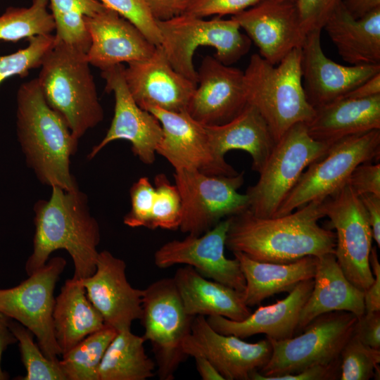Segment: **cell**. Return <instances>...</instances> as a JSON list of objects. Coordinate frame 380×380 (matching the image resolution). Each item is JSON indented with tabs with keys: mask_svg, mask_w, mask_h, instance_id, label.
Wrapping results in <instances>:
<instances>
[{
	"mask_svg": "<svg viewBox=\"0 0 380 380\" xmlns=\"http://www.w3.org/2000/svg\"><path fill=\"white\" fill-rule=\"evenodd\" d=\"M131 208L124 216L128 227L149 228L155 196V187L147 177H140L129 189Z\"/></svg>",
	"mask_w": 380,
	"mask_h": 380,
	"instance_id": "41",
	"label": "cell"
},
{
	"mask_svg": "<svg viewBox=\"0 0 380 380\" xmlns=\"http://www.w3.org/2000/svg\"><path fill=\"white\" fill-rule=\"evenodd\" d=\"M10 318L0 312V380L8 379V374L1 368V357L7 347L17 343V339L9 327Z\"/></svg>",
	"mask_w": 380,
	"mask_h": 380,
	"instance_id": "51",
	"label": "cell"
},
{
	"mask_svg": "<svg viewBox=\"0 0 380 380\" xmlns=\"http://www.w3.org/2000/svg\"><path fill=\"white\" fill-rule=\"evenodd\" d=\"M372 162L358 165L348 178L347 182L357 196L364 194L380 196V164Z\"/></svg>",
	"mask_w": 380,
	"mask_h": 380,
	"instance_id": "44",
	"label": "cell"
},
{
	"mask_svg": "<svg viewBox=\"0 0 380 380\" xmlns=\"http://www.w3.org/2000/svg\"><path fill=\"white\" fill-rule=\"evenodd\" d=\"M215 153L224 158L234 149L244 151L252 159V170L260 173L276 142L266 122L257 109L247 103L230 121L220 125L205 126Z\"/></svg>",
	"mask_w": 380,
	"mask_h": 380,
	"instance_id": "30",
	"label": "cell"
},
{
	"mask_svg": "<svg viewBox=\"0 0 380 380\" xmlns=\"http://www.w3.org/2000/svg\"><path fill=\"white\" fill-rule=\"evenodd\" d=\"M89 65L86 53L56 40L37 77L46 103L78 139L104 117Z\"/></svg>",
	"mask_w": 380,
	"mask_h": 380,
	"instance_id": "5",
	"label": "cell"
},
{
	"mask_svg": "<svg viewBox=\"0 0 380 380\" xmlns=\"http://www.w3.org/2000/svg\"><path fill=\"white\" fill-rule=\"evenodd\" d=\"M279 1H290V2H296V0H277Z\"/></svg>",
	"mask_w": 380,
	"mask_h": 380,
	"instance_id": "54",
	"label": "cell"
},
{
	"mask_svg": "<svg viewBox=\"0 0 380 380\" xmlns=\"http://www.w3.org/2000/svg\"><path fill=\"white\" fill-rule=\"evenodd\" d=\"M126 264L108 251L99 253L96 269L80 279L86 294L105 324L117 331L130 329L140 319L143 290L134 288L126 277Z\"/></svg>",
	"mask_w": 380,
	"mask_h": 380,
	"instance_id": "19",
	"label": "cell"
},
{
	"mask_svg": "<svg viewBox=\"0 0 380 380\" xmlns=\"http://www.w3.org/2000/svg\"><path fill=\"white\" fill-rule=\"evenodd\" d=\"M301 56V48H296L272 65L254 53L243 72L247 103L260 113L276 143L292 126L307 124L315 115L303 85Z\"/></svg>",
	"mask_w": 380,
	"mask_h": 380,
	"instance_id": "4",
	"label": "cell"
},
{
	"mask_svg": "<svg viewBox=\"0 0 380 380\" xmlns=\"http://www.w3.org/2000/svg\"><path fill=\"white\" fill-rule=\"evenodd\" d=\"M125 68L121 63L101 70L106 91L114 95V115L106 136L91 148L87 158L93 159L109 143L121 139L131 143L132 151L143 163L151 165L155 161L163 129L158 120L133 99L125 82Z\"/></svg>",
	"mask_w": 380,
	"mask_h": 380,
	"instance_id": "15",
	"label": "cell"
},
{
	"mask_svg": "<svg viewBox=\"0 0 380 380\" xmlns=\"http://www.w3.org/2000/svg\"><path fill=\"white\" fill-rule=\"evenodd\" d=\"M312 291L303 305L296 332L318 316L335 311H346L358 317L365 314L364 291L345 276L334 253L317 257Z\"/></svg>",
	"mask_w": 380,
	"mask_h": 380,
	"instance_id": "25",
	"label": "cell"
},
{
	"mask_svg": "<svg viewBox=\"0 0 380 380\" xmlns=\"http://www.w3.org/2000/svg\"><path fill=\"white\" fill-rule=\"evenodd\" d=\"M306 125L315 140L331 144L343 138L380 129V94L366 99L341 98L315 108Z\"/></svg>",
	"mask_w": 380,
	"mask_h": 380,
	"instance_id": "27",
	"label": "cell"
},
{
	"mask_svg": "<svg viewBox=\"0 0 380 380\" xmlns=\"http://www.w3.org/2000/svg\"><path fill=\"white\" fill-rule=\"evenodd\" d=\"M175 185L182 203L179 230L198 236L223 218L248 209V197L238 192L244 182V172L233 176L210 175L197 170H175Z\"/></svg>",
	"mask_w": 380,
	"mask_h": 380,
	"instance_id": "11",
	"label": "cell"
},
{
	"mask_svg": "<svg viewBox=\"0 0 380 380\" xmlns=\"http://www.w3.org/2000/svg\"><path fill=\"white\" fill-rule=\"evenodd\" d=\"M124 77L133 99L146 110L186 111L196 87L173 68L160 46L148 58L128 63Z\"/></svg>",
	"mask_w": 380,
	"mask_h": 380,
	"instance_id": "22",
	"label": "cell"
},
{
	"mask_svg": "<svg viewBox=\"0 0 380 380\" xmlns=\"http://www.w3.org/2000/svg\"><path fill=\"white\" fill-rule=\"evenodd\" d=\"M335 230L334 255L347 279L365 291L374 281L369 265L373 235L363 205L347 182L324 201Z\"/></svg>",
	"mask_w": 380,
	"mask_h": 380,
	"instance_id": "13",
	"label": "cell"
},
{
	"mask_svg": "<svg viewBox=\"0 0 380 380\" xmlns=\"http://www.w3.org/2000/svg\"><path fill=\"white\" fill-rule=\"evenodd\" d=\"M262 0H190L184 14L198 18L236 15ZM182 13V14H183Z\"/></svg>",
	"mask_w": 380,
	"mask_h": 380,
	"instance_id": "43",
	"label": "cell"
},
{
	"mask_svg": "<svg viewBox=\"0 0 380 380\" xmlns=\"http://www.w3.org/2000/svg\"><path fill=\"white\" fill-rule=\"evenodd\" d=\"M146 110L158 120L163 129L156 152L175 170H197L210 175L233 176L239 173L224 158L215 153L205 126L186 111L170 112L156 107Z\"/></svg>",
	"mask_w": 380,
	"mask_h": 380,
	"instance_id": "16",
	"label": "cell"
},
{
	"mask_svg": "<svg viewBox=\"0 0 380 380\" xmlns=\"http://www.w3.org/2000/svg\"><path fill=\"white\" fill-rule=\"evenodd\" d=\"M325 199L281 216L260 217L247 209L229 217L226 247L257 261L278 263L334 253L335 232L318 223L325 217Z\"/></svg>",
	"mask_w": 380,
	"mask_h": 380,
	"instance_id": "1",
	"label": "cell"
},
{
	"mask_svg": "<svg viewBox=\"0 0 380 380\" xmlns=\"http://www.w3.org/2000/svg\"><path fill=\"white\" fill-rule=\"evenodd\" d=\"M28 41L25 48L0 56V84L15 75L25 77L30 70L41 67L45 56L56 43L55 36L52 34L32 36Z\"/></svg>",
	"mask_w": 380,
	"mask_h": 380,
	"instance_id": "39",
	"label": "cell"
},
{
	"mask_svg": "<svg viewBox=\"0 0 380 380\" xmlns=\"http://www.w3.org/2000/svg\"><path fill=\"white\" fill-rule=\"evenodd\" d=\"M9 327L17 339L21 360L26 369L23 380H66L58 363L48 359L38 344L34 334L18 322L10 318Z\"/></svg>",
	"mask_w": 380,
	"mask_h": 380,
	"instance_id": "36",
	"label": "cell"
},
{
	"mask_svg": "<svg viewBox=\"0 0 380 380\" xmlns=\"http://www.w3.org/2000/svg\"><path fill=\"white\" fill-rule=\"evenodd\" d=\"M65 266L63 258H52L18 286L0 289V312L28 329L44 355L57 363L61 353L53 327V292Z\"/></svg>",
	"mask_w": 380,
	"mask_h": 380,
	"instance_id": "12",
	"label": "cell"
},
{
	"mask_svg": "<svg viewBox=\"0 0 380 380\" xmlns=\"http://www.w3.org/2000/svg\"><path fill=\"white\" fill-rule=\"evenodd\" d=\"M84 23L91 38L87 61L101 70L144 61L156 50V46L134 24L110 8L84 17Z\"/></svg>",
	"mask_w": 380,
	"mask_h": 380,
	"instance_id": "23",
	"label": "cell"
},
{
	"mask_svg": "<svg viewBox=\"0 0 380 380\" xmlns=\"http://www.w3.org/2000/svg\"><path fill=\"white\" fill-rule=\"evenodd\" d=\"M156 20L182 14L190 0H144Z\"/></svg>",
	"mask_w": 380,
	"mask_h": 380,
	"instance_id": "48",
	"label": "cell"
},
{
	"mask_svg": "<svg viewBox=\"0 0 380 380\" xmlns=\"http://www.w3.org/2000/svg\"><path fill=\"white\" fill-rule=\"evenodd\" d=\"M322 29L346 63L351 65H380V8L355 18L342 2Z\"/></svg>",
	"mask_w": 380,
	"mask_h": 380,
	"instance_id": "28",
	"label": "cell"
},
{
	"mask_svg": "<svg viewBox=\"0 0 380 380\" xmlns=\"http://www.w3.org/2000/svg\"><path fill=\"white\" fill-rule=\"evenodd\" d=\"M17 134L26 163L42 184L66 191L78 189L70 170L78 139L47 105L37 78L18 88Z\"/></svg>",
	"mask_w": 380,
	"mask_h": 380,
	"instance_id": "3",
	"label": "cell"
},
{
	"mask_svg": "<svg viewBox=\"0 0 380 380\" xmlns=\"http://www.w3.org/2000/svg\"><path fill=\"white\" fill-rule=\"evenodd\" d=\"M343 4L355 18H360L380 8V0H343Z\"/></svg>",
	"mask_w": 380,
	"mask_h": 380,
	"instance_id": "52",
	"label": "cell"
},
{
	"mask_svg": "<svg viewBox=\"0 0 380 380\" xmlns=\"http://www.w3.org/2000/svg\"><path fill=\"white\" fill-rule=\"evenodd\" d=\"M314 285L313 279L300 282L289 295L274 304L260 306L241 321L214 315L206 317L216 331L245 338L256 334L283 340L291 338L296 331L300 310Z\"/></svg>",
	"mask_w": 380,
	"mask_h": 380,
	"instance_id": "24",
	"label": "cell"
},
{
	"mask_svg": "<svg viewBox=\"0 0 380 380\" xmlns=\"http://www.w3.org/2000/svg\"><path fill=\"white\" fill-rule=\"evenodd\" d=\"M341 357L328 364H320L307 367L290 374L264 378L263 380H334L339 379Z\"/></svg>",
	"mask_w": 380,
	"mask_h": 380,
	"instance_id": "45",
	"label": "cell"
},
{
	"mask_svg": "<svg viewBox=\"0 0 380 380\" xmlns=\"http://www.w3.org/2000/svg\"><path fill=\"white\" fill-rule=\"evenodd\" d=\"M354 334L364 344L380 349V311L365 312L358 317Z\"/></svg>",
	"mask_w": 380,
	"mask_h": 380,
	"instance_id": "46",
	"label": "cell"
},
{
	"mask_svg": "<svg viewBox=\"0 0 380 380\" xmlns=\"http://www.w3.org/2000/svg\"><path fill=\"white\" fill-rule=\"evenodd\" d=\"M141 305L143 337L151 345L156 373L161 380H172L187 357L182 346L194 317L186 312L172 278L158 279L143 289Z\"/></svg>",
	"mask_w": 380,
	"mask_h": 380,
	"instance_id": "10",
	"label": "cell"
},
{
	"mask_svg": "<svg viewBox=\"0 0 380 380\" xmlns=\"http://www.w3.org/2000/svg\"><path fill=\"white\" fill-rule=\"evenodd\" d=\"M195 360L196 369L203 380H224L213 365L205 357L196 355Z\"/></svg>",
	"mask_w": 380,
	"mask_h": 380,
	"instance_id": "53",
	"label": "cell"
},
{
	"mask_svg": "<svg viewBox=\"0 0 380 380\" xmlns=\"http://www.w3.org/2000/svg\"><path fill=\"white\" fill-rule=\"evenodd\" d=\"M182 348L187 357L207 358L224 380H250L253 372L267 363L272 352L268 338L248 343L234 335L220 334L201 315L194 317Z\"/></svg>",
	"mask_w": 380,
	"mask_h": 380,
	"instance_id": "17",
	"label": "cell"
},
{
	"mask_svg": "<svg viewBox=\"0 0 380 380\" xmlns=\"http://www.w3.org/2000/svg\"><path fill=\"white\" fill-rule=\"evenodd\" d=\"M145 341L130 329L118 331L101 362L99 380H146L154 376L156 362L146 353Z\"/></svg>",
	"mask_w": 380,
	"mask_h": 380,
	"instance_id": "32",
	"label": "cell"
},
{
	"mask_svg": "<svg viewBox=\"0 0 380 380\" xmlns=\"http://www.w3.org/2000/svg\"><path fill=\"white\" fill-rule=\"evenodd\" d=\"M49 4V0H32L29 7L7 8L0 15V40L17 42L35 35L51 34L55 23L47 9Z\"/></svg>",
	"mask_w": 380,
	"mask_h": 380,
	"instance_id": "35",
	"label": "cell"
},
{
	"mask_svg": "<svg viewBox=\"0 0 380 380\" xmlns=\"http://www.w3.org/2000/svg\"><path fill=\"white\" fill-rule=\"evenodd\" d=\"M357 321V317L351 312H331L316 317L297 336L283 340L268 338L272 347L271 357L260 371L251 374L250 379L295 374L339 359Z\"/></svg>",
	"mask_w": 380,
	"mask_h": 380,
	"instance_id": "7",
	"label": "cell"
},
{
	"mask_svg": "<svg viewBox=\"0 0 380 380\" xmlns=\"http://www.w3.org/2000/svg\"><path fill=\"white\" fill-rule=\"evenodd\" d=\"M343 0H296L295 4L303 31L322 30L331 13Z\"/></svg>",
	"mask_w": 380,
	"mask_h": 380,
	"instance_id": "42",
	"label": "cell"
},
{
	"mask_svg": "<svg viewBox=\"0 0 380 380\" xmlns=\"http://www.w3.org/2000/svg\"><path fill=\"white\" fill-rule=\"evenodd\" d=\"M55 23L56 41L87 53L91 38L84 17L93 16L107 8L99 0H49Z\"/></svg>",
	"mask_w": 380,
	"mask_h": 380,
	"instance_id": "33",
	"label": "cell"
},
{
	"mask_svg": "<svg viewBox=\"0 0 380 380\" xmlns=\"http://www.w3.org/2000/svg\"><path fill=\"white\" fill-rule=\"evenodd\" d=\"M155 196L149 228L175 231L182 220V203L179 192L164 173L154 178Z\"/></svg>",
	"mask_w": 380,
	"mask_h": 380,
	"instance_id": "38",
	"label": "cell"
},
{
	"mask_svg": "<svg viewBox=\"0 0 380 380\" xmlns=\"http://www.w3.org/2000/svg\"><path fill=\"white\" fill-rule=\"evenodd\" d=\"M321 31L306 34L301 47V72L308 102L317 108L341 99L375 75L380 65H343L331 60L321 45Z\"/></svg>",
	"mask_w": 380,
	"mask_h": 380,
	"instance_id": "21",
	"label": "cell"
},
{
	"mask_svg": "<svg viewBox=\"0 0 380 380\" xmlns=\"http://www.w3.org/2000/svg\"><path fill=\"white\" fill-rule=\"evenodd\" d=\"M330 145L312 139L305 123L292 126L276 143L258 182L247 189L248 210L258 217H273L304 170Z\"/></svg>",
	"mask_w": 380,
	"mask_h": 380,
	"instance_id": "8",
	"label": "cell"
},
{
	"mask_svg": "<svg viewBox=\"0 0 380 380\" xmlns=\"http://www.w3.org/2000/svg\"><path fill=\"white\" fill-rule=\"evenodd\" d=\"M380 156V129L351 135L331 144L311 163L273 217L291 213L310 201L324 199L345 185L360 164Z\"/></svg>",
	"mask_w": 380,
	"mask_h": 380,
	"instance_id": "9",
	"label": "cell"
},
{
	"mask_svg": "<svg viewBox=\"0 0 380 380\" xmlns=\"http://www.w3.org/2000/svg\"><path fill=\"white\" fill-rule=\"evenodd\" d=\"M380 349L364 344L354 334L341 353V380L379 379Z\"/></svg>",
	"mask_w": 380,
	"mask_h": 380,
	"instance_id": "37",
	"label": "cell"
},
{
	"mask_svg": "<svg viewBox=\"0 0 380 380\" xmlns=\"http://www.w3.org/2000/svg\"><path fill=\"white\" fill-rule=\"evenodd\" d=\"M247 105L243 71L206 56L197 71V84L187 113L205 126L224 124Z\"/></svg>",
	"mask_w": 380,
	"mask_h": 380,
	"instance_id": "18",
	"label": "cell"
},
{
	"mask_svg": "<svg viewBox=\"0 0 380 380\" xmlns=\"http://www.w3.org/2000/svg\"><path fill=\"white\" fill-rule=\"evenodd\" d=\"M99 1L134 24L153 44L160 45L161 36L157 20L144 0Z\"/></svg>",
	"mask_w": 380,
	"mask_h": 380,
	"instance_id": "40",
	"label": "cell"
},
{
	"mask_svg": "<svg viewBox=\"0 0 380 380\" xmlns=\"http://www.w3.org/2000/svg\"><path fill=\"white\" fill-rule=\"evenodd\" d=\"M53 327L61 355L106 324L79 279H67L55 299Z\"/></svg>",
	"mask_w": 380,
	"mask_h": 380,
	"instance_id": "31",
	"label": "cell"
},
{
	"mask_svg": "<svg viewBox=\"0 0 380 380\" xmlns=\"http://www.w3.org/2000/svg\"><path fill=\"white\" fill-rule=\"evenodd\" d=\"M243 274L246 287L243 292L248 306L259 305L270 296L291 291L300 282L313 279L318 258L308 255L286 263L260 262L241 252H234Z\"/></svg>",
	"mask_w": 380,
	"mask_h": 380,
	"instance_id": "29",
	"label": "cell"
},
{
	"mask_svg": "<svg viewBox=\"0 0 380 380\" xmlns=\"http://www.w3.org/2000/svg\"><path fill=\"white\" fill-rule=\"evenodd\" d=\"M172 279L186 312L191 317L218 315L241 321L252 312L243 293L203 277L191 266L178 268Z\"/></svg>",
	"mask_w": 380,
	"mask_h": 380,
	"instance_id": "26",
	"label": "cell"
},
{
	"mask_svg": "<svg viewBox=\"0 0 380 380\" xmlns=\"http://www.w3.org/2000/svg\"><path fill=\"white\" fill-rule=\"evenodd\" d=\"M232 18L258 46L260 55L272 65L301 48L306 36L295 2L262 0Z\"/></svg>",
	"mask_w": 380,
	"mask_h": 380,
	"instance_id": "20",
	"label": "cell"
},
{
	"mask_svg": "<svg viewBox=\"0 0 380 380\" xmlns=\"http://www.w3.org/2000/svg\"><path fill=\"white\" fill-rule=\"evenodd\" d=\"M229 222L227 217L201 235L188 234L183 239L166 242L154 253L156 266H191L203 277L243 293L246 281L239 262L224 254Z\"/></svg>",
	"mask_w": 380,
	"mask_h": 380,
	"instance_id": "14",
	"label": "cell"
},
{
	"mask_svg": "<svg viewBox=\"0 0 380 380\" xmlns=\"http://www.w3.org/2000/svg\"><path fill=\"white\" fill-rule=\"evenodd\" d=\"M380 94V73L360 84L341 98L366 99Z\"/></svg>",
	"mask_w": 380,
	"mask_h": 380,
	"instance_id": "50",
	"label": "cell"
},
{
	"mask_svg": "<svg viewBox=\"0 0 380 380\" xmlns=\"http://www.w3.org/2000/svg\"><path fill=\"white\" fill-rule=\"evenodd\" d=\"M49 200L34 205L33 251L25 263L29 276L43 267L52 252L64 249L74 264L72 278L82 279L95 271L100 228L91 215L87 196L79 189L66 191L51 186Z\"/></svg>",
	"mask_w": 380,
	"mask_h": 380,
	"instance_id": "2",
	"label": "cell"
},
{
	"mask_svg": "<svg viewBox=\"0 0 380 380\" xmlns=\"http://www.w3.org/2000/svg\"><path fill=\"white\" fill-rule=\"evenodd\" d=\"M365 208L371 227L373 239L380 247V196L364 194L358 196Z\"/></svg>",
	"mask_w": 380,
	"mask_h": 380,
	"instance_id": "49",
	"label": "cell"
},
{
	"mask_svg": "<svg viewBox=\"0 0 380 380\" xmlns=\"http://www.w3.org/2000/svg\"><path fill=\"white\" fill-rule=\"evenodd\" d=\"M161 36L160 46L173 68L197 84L193 56L199 46L215 49V57L227 65L238 61L249 51L251 41L241 32L239 23L228 20H203L181 14L157 20Z\"/></svg>",
	"mask_w": 380,
	"mask_h": 380,
	"instance_id": "6",
	"label": "cell"
},
{
	"mask_svg": "<svg viewBox=\"0 0 380 380\" xmlns=\"http://www.w3.org/2000/svg\"><path fill=\"white\" fill-rule=\"evenodd\" d=\"M117 331L106 324L63 354L58 365L66 380H99L101 362Z\"/></svg>",
	"mask_w": 380,
	"mask_h": 380,
	"instance_id": "34",
	"label": "cell"
},
{
	"mask_svg": "<svg viewBox=\"0 0 380 380\" xmlns=\"http://www.w3.org/2000/svg\"><path fill=\"white\" fill-rule=\"evenodd\" d=\"M369 265L374 276V281L364 291L365 312L380 311V264L376 246L372 247Z\"/></svg>",
	"mask_w": 380,
	"mask_h": 380,
	"instance_id": "47",
	"label": "cell"
}]
</instances>
